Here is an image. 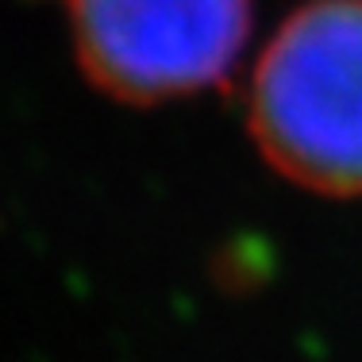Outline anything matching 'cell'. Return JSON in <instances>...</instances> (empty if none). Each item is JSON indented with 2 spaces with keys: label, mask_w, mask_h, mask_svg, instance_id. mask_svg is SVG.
<instances>
[{
  "label": "cell",
  "mask_w": 362,
  "mask_h": 362,
  "mask_svg": "<svg viewBox=\"0 0 362 362\" xmlns=\"http://www.w3.org/2000/svg\"><path fill=\"white\" fill-rule=\"evenodd\" d=\"M247 127L281 177L362 197V0H308L251 74Z\"/></svg>",
  "instance_id": "1"
},
{
  "label": "cell",
  "mask_w": 362,
  "mask_h": 362,
  "mask_svg": "<svg viewBox=\"0 0 362 362\" xmlns=\"http://www.w3.org/2000/svg\"><path fill=\"white\" fill-rule=\"evenodd\" d=\"M85 77L127 105L223 85L251 35V0H66Z\"/></svg>",
  "instance_id": "2"
}]
</instances>
